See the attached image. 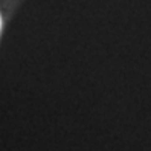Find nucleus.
<instances>
[{"instance_id": "obj_1", "label": "nucleus", "mask_w": 151, "mask_h": 151, "mask_svg": "<svg viewBox=\"0 0 151 151\" xmlns=\"http://www.w3.org/2000/svg\"><path fill=\"white\" fill-rule=\"evenodd\" d=\"M0 26H2V18H0Z\"/></svg>"}]
</instances>
